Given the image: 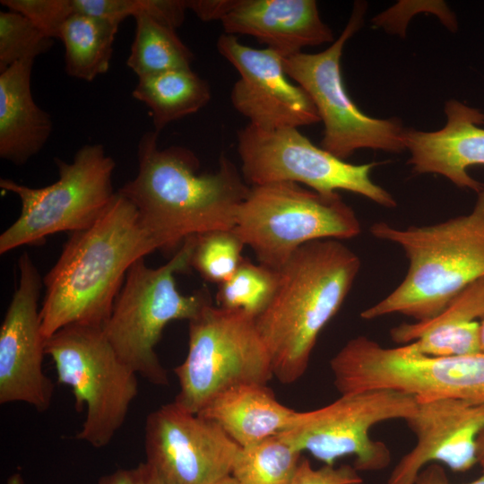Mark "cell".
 I'll use <instances>...</instances> for the list:
<instances>
[{
  "label": "cell",
  "mask_w": 484,
  "mask_h": 484,
  "mask_svg": "<svg viewBox=\"0 0 484 484\" xmlns=\"http://www.w3.org/2000/svg\"><path fill=\"white\" fill-rule=\"evenodd\" d=\"M416 436L414 447L392 471L386 484H413L430 463L463 472L478 462L477 441L484 430V402L455 398L418 401L404 420Z\"/></svg>",
  "instance_id": "2e32d148"
},
{
  "label": "cell",
  "mask_w": 484,
  "mask_h": 484,
  "mask_svg": "<svg viewBox=\"0 0 484 484\" xmlns=\"http://www.w3.org/2000/svg\"><path fill=\"white\" fill-rule=\"evenodd\" d=\"M370 232L401 246L409 266L390 294L360 313L365 320L392 314L416 321L430 319L469 285L484 278V187L466 215L406 229L380 221L370 227Z\"/></svg>",
  "instance_id": "277c9868"
},
{
  "label": "cell",
  "mask_w": 484,
  "mask_h": 484,
  "mask_svg": "<svg viewBox=\"0 0 484 484\" xmlns=\"http://www.w3.org/2000/svg\"><path fill=\"white\" fill-rule=\"evenodd\" d=\"M301 453L278 434L239 447L230 475L241 484H290Z\"/></svg>",
  "instance_id": "d4e9b609"
},
{
  "label": "cell",
  "mask_w": 484,
  "mask_h": 484,
  "mask_svg": "<svg viewBox=\"0 0 484 484\" xmlns=\"http://www.w3.org/2000/svg\"><path fill=\"white\" fill-rule=\"evenodd\" d=\"M295 412L281 404L267 385L243 384L221 392L197 414L245 447L281 432Z\"/></svg>",
  "instance_id": "44dd1931"
},
{
  "label": "cell",
  "mask_w": 484,
  "mask_h": 484,
  "mask_svg": "<svg viewBox=\"0 0 484 484\" xmlns=\"http://www.w3.org/2000/svg\"><path fill=\"white\" fill-rule=\"evenodd\" d=\"M195 236L186 238L168 263L151 268L144 258L128 270L102 331L120 359L148 382L169 384L167 370L156 353L166 325L194 319L212 303L207 289L183 295L175 274L190 267Z\"/></svg>",
  "instance_id": "5b68a950"
},
{
  "label": "cell",
  "mask_w": 484,
  "mask_h": 484,
  "mask_svg": "<svg viewBox=\"0 0 484 484\" xmlns=\"http://www.w3.org/2000/svg\"><path fill=\"white\" fill-rule=\"evenodd\" d=\"M55 162L58 179L45 187L0 179V187L14 194L22 204L19 217L0 235L1 255L25 245L40 244L58 232L86 229L113 201L116 163L103 145H84L71 162L60 159Z\"/></svg>",
  "instance_id": "52a82bcc"
},
{
  "label": "cell",
  "mask_w": 484,
  "mask_h": 484,
  "mask_svg": "<svg viewBox=\"0 0 484 484\" xmlns=\"http://www.w3.org/2000/svg\"><path fill=\"white\" fill-rule=\"evenodd\" d=\"M360 269L359 257L341 240L298 247L278 270L276 292L255 325L282 384L306 372L317 338L337 314Z\"/></svg>",
  "instance_id": "3957f363"
},
{
  "label": "cell",
  "mask_w": 484,
  "mask_h": 484,
  "mask_svg": "<svg viewBox=\"0 0 484 484\" xmlns=\"http://www.w3.org/2000/svg\"><path fill=\"white\" fill-rule=\"evenodd\" d=\"M155 131L138 144V171L118 192L135 206L159 250H178L184 241L218 229H232L250 186L225 155L211 173H198L199 160L181 146L160 149Z\"/></svg>",
  "instance_id": "6da1fadb"
},
{
  "label": "cell",
  "mask_w": 484,
  "mask_h": 484,
  "mask_svg": "<svg viewBox=\"0 0 484 484\" xmlns=\"http://www.w3.org/2000/svg\"><path fill=\"white\" fill-rule=\"evenodd\" d=\"M159 250L135 206L117 191L90 228L73 232L43 279L41 330L47 340L71 324L102 327L130 267Z\"/></svg>",
  "instance_id": "7a4b0ae2"
},
{
  "label": "cell",
  "mask_w": 484,
  "mask_h": 484,
  "mask_svg": "<svg viewBox=\"0 0 484 484\" xmlns=\"http://www.w3.org/2000/svg\"><path fill=\"white\" fill-rule=\"evenodd\" d=\"M179 407L197 414L221 392L273 377L269 352L255 318L237 310L206 305L188 321V350L175 367Z\"/></svg>",
  "instance_id": "ba28073f"
},
{
  "label": "cell",
  "mask_w": 484,
  "mask_h": 484,
  "mask_svg": "<svg viewBox=\"0 0 484 484\" xmlns=\"http://www.w3.org/2000/svg\"><path fill=\"white\" fill-rule=\"evenodd\" d=\"M238 152L241 174L250 186L294 182L323 194L352 192L386 208L397 204L370 178L378 163L346 162L315 146L298 128L264 131L247 125L238 133Z\"/></svg>",
  "instance_id": "7c38bea8"
},
{
  "label": "cell",
  "mask_w": 484,
  "mask_h": 484,
  "mask_svg": "<svg viewBox=\"0 0 484 484\" xmlns=\"http://www.w3.org/2000/svg\"><path fill=\"white\" fill-rule=\"evenodd\" d=\"M119 25L74 12L59 39L65 46V71L71 77L91 82L110 65Z\"/></svg>",
  "instance_id": "603a6c76"
},
{
  "label": "cell",
  "mask_w": 484,
  "mask_h": 484,
  "mask_svg": "<svg viewBox=\"0 0 484 484\" xmlns=\"http://www.w3.org/2000/svg\"><path fill=\"white\" fill-rule=\"evenodd\" d=\"M54 41L20 13L0 12V72L31 60L51 48Z\"/></svg>",
  "instance_id": "83f0119b"
},
{
  "label": "cell",
  "mask_w": 484,
  "mask_h": 484,
  "mask_svg": "<svg viewBox=\"0 0 484 484\" xmlns=\"http://www.w3.org/2000/svg\"><path fill=\"white\" fill-rule=\"evenodd\" d=\"M413 484H451L445 469L439 463H430L418 474ZM466 484H484V471L481 476Z\"/></svg>",
  "instance_id": "d6a6232c"
},
{
  "label": "cell",
  "mask_w": 484,
  "mask_h": 484,
  "mask_svg": "<svg viewBox=\"0 0 484 484\" xmlns=\"http://www.w3.org/2000/svg\"><path fill=\"white\" fill-rule=\"evenodd\" d=\"M415 396L390 389H373L341 394L324 407L296 411L278 435L298 452H308L324 465L354 456L358 471L387 467V445L370 437V429L391 419L406 420L416 411Z\"/></svg>",
  "instance_id": "8fae6325"
},
{
  "label": "cell",
  "mask_w": 484,
  "mask_h": 484,
  "mask_svg": "<svg viewBox=\"0 0 484 484\" xmlns=\"http://www.w3.org/2000/svg\"><path fill=\"white\" fill-rule=\"evenodd\" d=\"M134 18L135 34L126 65L138 78L192 69L193 54L175 27L143 12Z\"/></svg>",
  "instance_id": "cb8c5ba5"
},
{
  "label": "cell",
  "mask_w": 484,
  "mask_h": 484,
  "mask_svg": "<svg viewBox=\"0 0 484 484\" xmlns=\"http://www.w3.org/2000/svg\"><path fill=\"white\" fill-rule=\"evenodd\" d=\"M19 281L0 327V403L50 406L54 385L42 369L46 339L39 298L43 281L27 252L18 261Z\"/></svg>",
  "instance_id": "5bb4252c"
},
{
  "label": "cell",
  "mask_w": 484,
  "mask_h": 484,
  "mask_svg": "<svg viewBox=\"0 0 484 484\" xmlns=\"http://www.w3.org/2000/svg\"><path fill=\"white\" fill-rule=\"evenodd\" d=\"M217 49L239 73L230 99L234 108L249 119L248 125L274 131L320 121L307 93L288 80L279 54L246 46L226 33L220 36Z\"/></svg>",
  "instance_id": "9a60e30c"
},
{
  "label": "cell",
  "mask_w": 484,
  "mask_h": 484,
  "mask_svg": "<svg viewBox=\"0 0 484 484\" xmlns=\"http://www.w3.org/2000/svg\"><path fill=\"white\" fill-rule=\"evenodd\" d=\"M446 124L433 132L406 129L408 164L416 174H437L460 188L477 194L484 184L472 178L467 169L484 165V113L456 99L445 105Z\"/></svg>",
  "instance_id": "ac0fdd59"
},
{
  "label": "cell",
  "mask_w": 484,
  "mask_h": 484,
  "mask_svg": "<svg viewBox=\"0 0 484 484\" xmlns=\"http://www.w3.org/2000/svg\"><path fill=\"white\" fill-rule=\"evenodd\" d=\"M132 94L151 109L157 134L168 124L198 112L211 99L208 83L192 69L138 78Z\"/></svg>",
  "instance_id": "7402d4cb"
},
{
  "label": "cell",
  "mask_w": 484,
  "mask_h": 484,
  "mask_svg": "<svg viewBox=\"0 0 484 484\" xmlns=\"http://www.w3.org/2000/svg\"><path fill=\"white\" fill-rule=\"evenodd\" d=\"M477 447L478 462L481 465L484 471V430L478 437Z\"/></svg>",
  "instance_id": "836d02e7"
},
{
  "label": "cell",
  "mask_w": 484,
  "mask_h": 484,
  "mask_svg": "<svg viewBox=\"0 0 484 484\" xmlns=\"http://www.w3.org/2000/svg\"><path fill=\"white\" fill-rule=\"evenodd\" d=\"M74 11L91 15L114 24L130 16H136L142 10V0H73Z\"/></svg>",
  "instance_id": "4dcf8cb0"
},
{
  "label": "cell",
  "mask_w": 484,
  "mask_h": 484,
  "mask_svg": "<svg viewBox=\"0 0 484 484\" xmlns=\"http://www.w3.org/2000/svg\"><path fill=\"white\" fill-rule=\"evenodd\" d=\"M59 384L73 390L75 408H86L76 438L96 448L109 444L138 393L137 374L118 357L102 327L71 324L45 341Z\"/></svg>",
  "instance_id": "9c48e42d"
},
{
  "label": "cell",
  "mask_w": 484,
  "mask_h": 484,
  "mask_svg": "<svg viewBox=\"0 0 484 484\" xmlns=\"http://www.w3.org/2000/svg\"><path fill=\"white\" fill-rule=\"evenodd\" d=\"M144 447L165 484H213L230 474L240 446L215 422L172 402L147 416Z\"/></svg>",
  "instance_id": "4fadbf2b"
},
{
  "label": "cell",
  "mask_w": 484,
  "mask_h": 484,
  "mask_svg": "<svg viewBox=\"0 0 484 484\" xmlns=\"http://www.w3.org/2000/svg\"><path fill=\"white\" fill-rule=\"evenodd\" d=\"M480 350L484 352V316L480 320Z\"/></svg>",
  "instance_id": "8d00e7d4"
},
{
  "label": "cell",
  "mask_w": 484,
  "mask_h": 484,
  "mask_svg": "<svg viewBox=\"0 0 484 484\" xmlns=\"http://www.w3.org/2000/svg\"><path fill=\"white\" fill-rule=\"evenodd\" d=\"M33 62H18L0 72V157L25 164L48 142L53 125L34 101L30 90Z\"/></svg>",
  "instance_id": "ffe728a7"
},
{
  "label": "cell",
  "mask_w": 484,
  "mask_h": 484,
  "mask_svg": "<svg viewBox=\"0 0 484 484\" xmlns=\"http://www.w3.org/2000/svg\"><path fill=\"white\" fill-rule=\"evenodd\" d=\"M484 316V278L464 289L436 316L403 323L391 338L411 353L429 357L463 356L480 352V320Z\"/></svg>",
  "instance_id": "d6986e66"
},
{
  "label": "cell",
  "mask_w": 484,
  "mask_h": 484,
  "mask_svg": "<svg viewBox=\"0 0 484 484\" xmlns=\"http://www.w3.org/2000/svg\"><path fill=\"white\" fill-rule=\"evenodd\" d=\"M232 229L259 264L278 271L301 246L352 238L361 226L338 192L323 194L294 182H275L250 186Z\"/></svg>",
  "instance_id": "8992f818"
},
{
  "label": "cell",
  "mask_w": 484,
  "mask_h": 484,
  "mask_svg": "<svg viewBox=\"0 0 484 484\" xmlns=\"http://www.w3.org/2000/svg\"><path fill=\"white\" fill-rule=\"evenodd\" d=\"M279 283V272L243 258L232 276L219 284L217 306L241 311L255 319L272 301Z\"/></svg>",
  "instance_id": "484cf974"
},
{
  "label": "cell",
  "mask_w": 484,
  "mask_h": 484,
  "mask_svg": "<svg viewBox=\"0 0 484 484\" xmlns=\"http://www.w3.org/2000/svg\"><path fill=\"white\" fill-rule=\"evenodd\" d=\"M367 3L354 4L341 35L319 53H298L283 58L287 75L313 101L324 123L321 147L341 160L360 149L401 152L406 150L405 132L398 118H375L363 113L348 95L341 73L345 43L362 26Z\"/></svg>",
  "instance_id": "30bf717a"
},
{
  "label": "cell",
  "mask_w": 484,
  "mask_h": 484,
  "mask_svg": "<svg viewBox=\"0 0 484 484\" xmlns=\"http://www.w3.org/2000/svg\"><path fill=\"white\" fill-rule=\"evenodd\" d=\"M244 246L233 229H218L195 236L190 266L204 280L219 285L229 279L241 264Z\"/></svg>",
  "instance_id": "4316f807"
},
{
  "label": "cell",
  "mask_w": 484,
  "mask_h": 484,
  "mask_svg": "<svg viewBox=\"0 0 484 484\" xmlns=\"http://www.w3.org/2000/svg\"><path fill=\"white\" fill-rule=\"evenodd\" d=\"M202 14L220 21L226 34L252 36L282 58L333 41L315 0H207Z\"/></svg>",
  "instance_id": "e0dca14e"
},
{
  "label": "cell",
  "mask_w": 484,
  "mask_h": 484,
  "mask_svg": "<svg viewBox=\"0 0 484 484\" xmlns=\"http://www.w3.org/2000/svg\"><path fill=\"white\" fill-rule=\"evenodd\" d=\"M7 10L22 13L44 35L60 38L66 21L75 12L73 0H1Z\"/></svg>",
  "instance_id": "f1b7e54d"
},
{
  "label": "cell",
  "mask_w": 484,
  "mask_h": 484,
  "mask_svg": "<svg viewBox=\"0 0 484 484\" xmlns=\"http://www.w3.org/2000/svg\"><path fill=\"white\" fill-rule=\"evenodd\" d=\"M98 484H165L158 472L147 462L132 469L117 470L101 477Z\"/></svg>",
  "instance_id": "1f68e13d"
},
{
  "label": "cell",
  "mask_w": 484,
  "mask_h": 484,
  "mask_svg": "<svg viewBox=\"0 0 484 484\" xmlns=\"http://www.w3.org/2000/svg\"><path fill=\"white\" fill-rule=\"evenodd\" d=\"M362 477L350 465H324L314 469L306 458H302L290 484H361Z\"/></svg>",
  "instance_id": "f546056e"
},
{
  "label": "cell",
  "mask_w": 484,
  "mask_h": 484,
  "mask_svg": "<svg viewBox=\"0 0 484 484\" xmlns=\"http://www.w3.org/2000/svg\"><path fill=\"white\" fill-rule=\"evenodd\" d=\"M6 484H24V480L20 472H14L7 479Z\"/></svg>",
  "instance_id": "e575fe53"
},
{
  "label": "cell",
  "mask_w": 484,
  "mask_h": 484,
  "mask_svg": "<svg viewBox=\"0 0 484 484\" xmlns=\"http://www.w3.org/2000/svg\"><path fill=\"white\" fill-rule=\"evenodd\" d=\"M213 484H241L230 474L221 478Z\"/></svg>",
  "instance_id": "d590c367"
}]
</instances>
